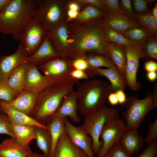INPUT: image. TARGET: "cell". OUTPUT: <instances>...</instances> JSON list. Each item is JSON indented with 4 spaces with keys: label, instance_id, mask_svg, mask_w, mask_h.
Here are the masks:
<instances>
[{
    "label": "cell",
    "instance_id": "ee69618b",
    "mask_svg": "<svg viewBox=\"0 0 157 157\" xmlns=\"http://www.w3.org/2000/svg\"><path fill=\"white\" fill-rule=\"evenodd\" d=\"M138 157H157V140L148 145Z\"/></svg>",
    "mask_w": 157,
    "mask_h": 157
},
{
    "label": "cell",
    "instance_id": "30bf717a",
    "mask_svg": "<svg viewBox=\"0 0 157 157\" xmlns=\"http://www.w3.org/2000/svg\"><path fill=\"white\" fill-rule=\"evenodd\" d=\"M124 48L126 58L125 78L129 87L133 91H137L142 85L137 81L136 77L139 61L141 58L147 57L142 47L135 46Z\"/></svg>",
    "mask_w": 157,
    "mask_h": 157
},
{
    "label": "cell",
    "instance_id": "7c38bea8",
    "mask_svg": "<svg viewBox=\"0 0 157 157\" xmlns=\"http://www.w3.org/2000/svg\"><path fill=\"white\" fill-rule=\"evenodd\" d=\"M70 25L69 22L62 23L54 28L46 31L45 36L55 50L64 57L69 56V37Z\"/></svg>",
    "mask_w": 157,
    "mask_h": 157
},
{
    "label": "cell",
    "instance_id": "603a6c76",
    "mask_svg": "<svg viewBox=\"0 0 157 157\" xmlns=\"http://www.w3.org/2000/svg\"><path fill=\"white\" fill-rule=\"evenodd\" d=\"M53 157H88L75 145L65 133L60 136L56 146Z\"/></svg>",
    "mask_w": 157,
    "mask_h": 157
},
{
    "label": "cell",
    "instance_id": "7dc6e473",
    "mask_svg": "<svg viewBox=\"0 0 157 157\" xmlns=\"http://www.w3.org/2000/svg\"><path fill=\"white\" fill-rule=\"evenodd\" d=\"M144 69L147 72H157V63L152 60H149L144 63Z\"/></svg>",
    "mask_w": 157,
    "mask_h": 157
},
{
    "label": "cell",
    "instance_id": "f546056e",
    "mask_svg": "<svg viewBox=\"0 0 157 157\" xmlns=\"http://www.w3.org/2000/svg\"><path fill=\"white\" fill-rule=\"evenodd\" d=\"M106 41L114 43L124 48L138 46L122 34L100 23Z\"/></svg>",
    "mask_w": 157,
    "mask_h": 157
},
{
    "label": "cell",
    "instance_id": "74e56055",
    "mask_svg": "<svg viewBox=\"0 0 157 157\" xmlns=\"http://www.w3.org/2000/svg\"><path fill=\"white\" fill-rule=\"evenodd\" d=\"M119 142L114 144L104 157H131Z\"/></svg>",
    "mask_w": 157,
    "mask_h": 157
},
{
    "label": "cell",
    "instance_id": "2e32d148",
    "mask_svg": "<svg viewBox=\"0 0 157 157\" xmlns=\"http://www.w3.org/2000/svg\"><path fill=\"white\" fill-rule=\"evenodd\" d=\"M85 72L89 77L99 76L107 78L111 83L113 91L119 90L124 91L126 89L127 85L126 80L115 65L106 69L89 67Z\"/></svg>",
    "mask_w": 157,
    "mask_h": 157
},
{
    "label": "cell",
    "instance_id": "6da1fadb",
    "mask_svg": "<svg viewBox=\"0 0 157 157\" xmlns=\"http://www.w3.org/2000/svg\"><path fill=\"white\" fill-rule=\"evenodd\" d=\"M69 23V38L73 42L70 44L69 59L72 61L89 53L108 57L106 50L107 42L100 22L79 26Z\"/></svg>",
    "mask_w": 157,
    "mask_h": 157
},
{
    "label": "cell",
    "instance_id": "9a60e30c",
    "mask_svg": "<svg viewBox=\"0 0 157 157\" xmlns=\"http://www.w3.org/2000/svg\"><path fill=\"white\" fill-rule=\"evenodd\" d=\"M37 68L44 75L51 78L70 75V73L74 69L72 61L66 57L51 60Z\"/></svg>",
    "mask_w": 157,
    "mask_h": 157
},
{
    "label": "cell",
    "instance_id": "b9f144b4",
    "mask_svg": "<svg viewBox=\"0 0 157 157\" xmlns=\"http://www.w3.org/2000/svg\"><path fill=\"white\" fill-rule=\"evenodd\" d=\"M83 7L86 5H90L108 13L107 9L102 0H76Z\"/></svg>",
    "mask_w": 157,
    "mask_h": 157
},
{
    "label": "cell",
    "instance_id": "60d3db41",
    "mask_svg": "<svg viewBox=\"0 0 157 157\" xmlns=\"http://www.w3.org/2000/svg\"><path fill=\"white\" fill-rule=\"evenodd\" d=\"M106 6L108 13L114 14H123L118 0H102Z\"/></svg>",
    "mask_w": 157,
    "mask_h": 157
},
{
    "label": "cell",
    "instance_id": "ba28073f",
    "mask_svg": "<svg viewBox=\"0 0 157 157\" xmlns=\"http://www.w3.org/2000/svg\"><path fill=\"white\" fill-rule=\"evenodd\" d=\"M27 74L24 90L39 92L51 86L69 84L74 85L79 83V81L70 75L56 78L46 76L40 72L37 67L27 64Z\"/></svg>",
    "mask_w": 157,
    "mask_h": 157
},
{
    "label": "cell",
    "instance_id": "6f0895ef",
    "mask_svg": "<svg viewBox=\"0 0 157 157\" xmlns=\"http://www.w3.org/2000/svg\"><path fill=\"white\" fill-rule=\"evenodd\" d=\"M152 15L156 18L157 19V4H155V6L154 8L152 13Z\"/></svg>",
    "mask_w": 157,
    "mask_h": 157
},
{
    "label": "cell",
    "instance_id": "8d00e7d4",
    "mask_svg": "<svg viewBox=\"0 0 157 157\" xmlns=\"http://www.w3.org/2000/svg\"><path fill=\"white\" fill-rule=\"evenodd\" d=\"M16 97L7 83L0 81V100L9 103Z\"/></svg>",
    "mask_w": 157,
    "mask_h": 157
},
{
    "label": "cell",
    "instance_id": "f6af8a7d",
    "mask_svg": "<svg viewBox=\"0 0 157 157\" xmlns=\"http://www.w3.org/2000/svg\"><path fill=\"white\" fill-rule=\"evenodd\" d=\"M72 62L74 69L86 71L89 67L87 61L82 57L76 58Z\"/></svg>",
    "mask_w": 157,
    "mask_h": 157
},
{
    "label": "cell",
    "instance_id": "44dd1931",
    "mask_svg": "<svg viewBox=\"0 0 157 157\" xmlns=\"http://www.w3.org/2000/svg\"><path fill=\"white\" fill-rule=\"evenodd\" d=\"M0 106L2 112L8 116L12 123L39 127L48 130L46 125L38 122L31 116L15 109L4 101L0 100Z\"/></svg>",
    "mask_w": 157,
    "mask_h": 157
},
{
    "label": "cell",
    "instance_id": "4fadbf2b",
    "mask_svg": "<svg viewBox=\"0 0 157 157\" xmlns=\"http://www.w3.org/2000/svg\"><path fill=\"white\" fill-rule=\"evenodd\" d=\"M28 55L24 47L19 45L17 51L9 55L0 56V81L7 83L12 71L19 65L27 64Z\"/></svg>",
    "mask_w": 157,
    "mask_h": 157
},
{
    "label": "cell",
    "instance_id": "f907efd6",
    "mask_svg": "<svg viewBox=\"0 0 157 157\" xmlns=\"http://www.w3.org/2000/svg\"><path fill=\"white\" fill-rule=\"evenodd\" d=\"M107 99L110 104L112 105H116L118 103L117 96L115 92H112L110 93Z\"/></svg>",
    "mask_w": 157,
    "mask_h": 157
},
{
    "label": "cell",
    "instance_id": "836d02e7",
    "mask_svg": "<svg viewBox=\"0 0 157 157\" xmlns=\"http://www.w3.org/2000/svg\"><path fill=\"white\" fill-rule=\"evenodd\" d=\"M82 57L87 61L89 67L109 68L115 65L110 58L104 55L89 53L84 54Z\"/></svg>",
    "mask_w": 157,
    "mask_h": 157
},
{
    "label": "cell",
    "instance_id": "f1b7e54d",
    "mask_svg": "<svg viewBox=\"0 0 157 157\" xmlns=\"http://www.w3.org/2000/svg\"><path fill=\"white\" fill-rule=\"evenodd\" d=\"M15 138L19 144L29 146L31 141L35 139V126L12 123Z\"/></svg>",
    "mask_w": 157,
    "mask_h": 157
},
{
    "label": "cell",
    "instance_id": "4316f807",
    "mask_svg": "<svg viewBox=\"0 0 157 157\" xmlns=\"http://www.w3.org/2000/svg\"><path fill=\"white\" fill-rule=\"evenodd\" d=\"M106 50L108 57L125 78L126 58L124 48L107 42Z\"/></svg>",
    "mask_w": 157,
    "mask_h": 157
},
{
    "label": "cell",
    "instance_id": "83f0119b",
    "mask_svg": "<svg viewBox=\"0 0 157 157\" xmlns=\"http://www.w3.org/2000/svg\"><path fill=\"white\" fill-rule=\"evenodd\" d=\"M64 118L55 114L46 125L51 140V149L49 157H53L58 141L61 135L65 133Z\"/></svg>",
    "mask_w": 157,
    "mask_h": 157
},
{
    "label": "cell",
    "instance_id": "9c48e42d",
    "mask_svg": "<svg viewBox=\"0 0 157 157\" xmlns=\"http://www.w3.org/2000/svg\"><path fill=\"white\" fill-rule=\"evenodd\" d=\"M126 130L125 122L119 117L106 123L100 133L99 138L102 140L101 146L97 157H104L110 148L119 142Z\"/></svg>",
    "mask_w": 157,
    "mask_h": 157
},
{
    "label": "cell",
    "instance_id": "d6986e66",
    "mask_svg": "<svg viewBox=\"0 0 157 157\" xmlns=\"http://www.w3.org/2000/svg\"><path fill=\"white\" fill-rule=\"evenodd\" d=\"M78 110L77 95L73 89L65 96L55 114L63 118L69 117L73 122L79 123L80 118L78 115Z\"/></svg>",
    "mask_w": 157,
    "mask_h": 157
},
{
    "label": "cell",
    "instance_id": "db71d44e",
    "mask_svg": "<svg viewBox=\"0 0 157 157\" xmlns=\"http://www.w3.org/2000/svg\"><path fill=\"white\" fill-rule=\"evenodd\" d=\"M154 96L155 108L157 107V83L153 85V92H152Z\"/></svg>",
    "mask_w": 157,
    "mask_h": 157
},
{
    "label": "cell",
    "instance_id": "d4e9b609",
    "mask_svg": "<svg viewBox=\"0 0 157 157\" xmlns=\"http://www.w3.org/2000/svg\"><path fill=\"white\" fill-rule=\"evenodd\" d=\"M119 142L131 156L141 149L144 140L137 130H126L122 135Z\"/></svg>",
    "mask_w": 157,
    "mask_h": 157
},
{
    "label": "cell",
    "instance_id": "1f68e13d",
    "mask_svg": "<svg viewBox=\"0 0 157 157\" xmlns=\"http://www.w3.org/2000/svg\"><path fill=\"white\" fill-rule=\"evenodd\" d=\"M122 35L132 43L142 47L151 36L142 27L131 28L125 31Z\"/></svg>",
    "mask_w": 157,
    "mask_h": 157
},
{
    "label": "cell",
    "instance_id": "ffe728a7",
    "mask_svg": "<svg viewBox=\"0 0 157 157\" xmlns=\"http://www.w3.org/2000/svg\"><path fill=\"white\" fill-rule=\"evenodd\" d=\"M38 93L23 90L8 103L15 109L31 116L36 106Z\"/></svg>",
    "mask_w": 157,
    "mask_h": 157
},
{
    "label": "cell",
    "instance_id": "3957f363",
    "mask_svg": "<svg viewBox=\"0 0 157 157\" xmlns=\"http://www.w3.org/2000/svg\"><path fill=\"white\" fill-rule=\"evenodd\" d=\"M75 91L78 110L85 116L105 105L109 94L113 91L110 84L98 79L80 83Z\"/></svg>",
    "mask_w": 157,
    "mask_h": 157
},
{
    "label": "cell",
    "instance_id": "f5cc1de1",
    "mask_svg": "<svg viewBox=\"0 0 157 157\" xmlns=\"http://www.w3.org/2000/svg\"><path fill=\"white\" fill-rule=\"evenodd\" d=\"M147 79L151 82L155 81L157 78V72H147Z\"/></svg>",
    "mask_w": 157,
    "mask_h": 157
},
{
    "label": "cell",
    "instance_id": "5bb4252c",
    "mask_svg": "<svg viewBox=\"0 0 157 157\" xmlns=\"http://www.w3.org/2000/svg\"><path fill=\"white\" fill-rule=\"evenodd\" d=\"M65 133L72 142L83 150L88 157H95L92 149V140L81 126L72 124L67 117L64 118Z\"/></svg>",
    "mask_w": 157,
    "mask_h": 157
},
{
    "label": "cell",
    "instance_id": "e575fe53",
    "mask_svg": "<svg viewBox=\"0 0 157 157\" xmlns=\"http://www.w3.org/2000/svg\"><path fill=\"white\" fill-rule=\"evenodd\" d=\"M147 58L157 59V40L156 36L151 35L142 47Z\"/></svg>",
    "mask_w": 157,
    "mask_h": 157
},
{
    "label": "cell",
    "instance_id": "ab89813d",
    "mask_svg": "<svg viewBox=\"0 0 157 157\" xmlns=\"http://www.w3.org/2000/svg\"><path fill=\"white\" fill-rule=\"evenodd\" d=\"M148 126L149 131L145 140L148 145L157 140V118L153 122L149 123Z\"/></svg>",
    "mask_w": 157,
    "mask_h": 157
},
{
    "label": "cell",
    "instance_id": "277c9868",
    "mask_svg": "<svg viewBox=\"0 0 157 157\" xmlns=\"http://www.w3.org/2000/svg\"><path fill=\"white\" fill-rule=\"evenodd\" d=\"M74 86L69 84L56 85L39 92L36 106L31 117L38 122L47 125L65 96L73 89Z\"/></svg>",
    "mask_w": 157,
    "mask_h": 157
},
{
    "label": "cell",
    "instance_id": "681fc988",
    "mask_svg": "<svg viewBox=\"0 0 157 157\" xmlns=\"http://www.w3.org/2000/svg\"><path fill=\"white\" fill-rule=\"evenodd\" d=\"M115 92L117 96L118 103L121 104H124L126 97L124 91L122 90H119Z\"/></svg>",
    "mask_w": 157,
    "mask_h": 157
},
{
    "label": "cell",
    "instance_id": "4dcf8cb0",
    "mask_svg": "<svg viewBox=\"0 0 157 157\" xmlns=\"http://www.w3.org/2000/svg\"><path fill=\"white\" fill-rule=\"evenodd\" d=\"M35 139L37 147L43 154L49 157L51 146V140L48 130L35 126Z\"/></svg>",
    "mask_w": 157,
    "mask_h": 157
},
{
    "label": "cell",
    "instance_id": "9f6ffc18",
    "mask_svg": "<svg viewBox=\"0 0 157 157\" xmlns=\"http://www.w3.org/2000/svg\"><path fill=\"white\" fill-rule=\"evenodd\" d=\"M29 157H48L44 154H41L33 152Z\"/></svg>",
    "mask_w": 157,
    "mask_h": 157
},
{
    "label": "cell",
    "instance_id": "d6a6232c",
    "mask_svg": "<svg viewBox=\"0 0 157 157\" xmlns=\"http://www.w3.org/2000/svg\"><path fill=\"white\" fill-rule=\"evenodd\" d=\"M136 20L144 28L151 36H156L157 33V19L151 13L143 14H135Z\"/></svg>",
    "mask_w": 157,
    "mask_h": 157
},
{
    "label": "cell",
    "instance_id": "7a4b0ae2",
    "mask_svg": "<svg viewBox=\"0 0 157 157\" xmlns=\"http://www.w3.org/2000/svg\"><path fill=\"white\" fill-rule=\"evenodd\" d=\"M42 1L10 0L0 14V33L19 41Z\"/></svg>",
    "mask_w": 157,
    "mask_h": 157
},
{
    "label": "cell",
    "instance_id": "f35d334b",
    "mask_svg": "<svg viewBox=\"0 0 157 157\" xmlns=\"http://www.w3.org/2000/svg\"><path fill=\"white\" fill-rule=\"evenodd\" d=\"M119 2L120 8L124 14L136 21L135 17V13L133 10L131 1L121 0Z\"/></svg>",
    "mask_w": 157,
    "mask_h": 157
},
{
    "label": "cell",
    "instance_id": "c3c4849f",
    "mask_svg": "<svg viewBox=\"0 0 157 157\" xmlns=\"http://www.w3.org/2000/svg\"><path fill=\"white\" fill-rule=\"evenodd\" d=\"M67 7L68 10H70L79 12L83 7L76 0H68Z\"/></svg>",
    "mask_w": 157,
    "mask_h": 157
},
{
    "label": "cell",
    "instance_id": "816d5d0a",
    "mask_svg": "<svg viewBox=\"0 0 157 157\" xmlns=\"http://www.w3.org/2000/svg\"><path fill=\"white\" fill-rule=\"evenodd\" d=\"M79 12L76 11L68 10L67 13V21L69 22L75 19L78 16Z\"/></svg>",
    "mask_w": 157,
    "mask_h": 157
},
{
    "label": "cell",
    "instance_id": "7402d4cb",
    "mask_svg": "<svg viewBox=\"0 0 157 157\" xmlns=\"http://www.w3.org/2000/svg\"><path fill=\"white\" fill-rule=\"evenodd\" d=\"M33 152L29 146L19 144L14 138L5 139L0 143V157H29Z\"/></svg>",
    "mask_w": 157,
    "mask_h": 157
},
{
    "label": "cell",
    "instance_id": "d590c367",
    "mask_svg": "<svg viewBox=\"0 0 157 157\" xmlns=\"http://www.w3.org/2000/svg\"><path fill=\"white\" fill-rule=\"evenodd\" d=\"M0 134H5L15 138L12 123L8 116L2 112H0Z\"/></svg>",
    "mask_w": 157,
    "mask_h": 157
},
{
    "label": "cell",
    "instance_id": "680465c9",
    "mask_svg": "<svg viewBox=\"0 0 157 157\" xmlns=\"http://www.w3.org/2000/svg\"><path fill=\"white\" fill-rule=\"evenodd\" d=\"M2 112V111L0 106V112Z\"/></svg>",
    "mask_w": 157,
    "mask_h": 157
},
{
    "label": "cell",
    "instance_id": "bcb514c9",
    "mask_svg": "<svg viewBox=\"0 0 157 157\" xmlns=\"http://www.w3.org/2000/svg\"><path fill=\"white\" fill-rule=\"evenodd\" d=\"M70 75L73 78L79 80L80 79H88L89 76L85 71L76 69H73Z\"/></svg>",
    "mask_w": 157,
    "mask_h": 157
},
{
    "label": "cell",
    "instance_id": "ac0fdd59",
    "mask_svg": "<svg viewBox=\"0 0 157 157\" xmlns=\"http://www.w3.org/2000/svg\"><path fill=\"white\" fill-rule=\"evenodd\" d=\"M100 22L122 34L131 28L142 27L123 14L107 13Z\"/></svg>",
    "mask_w": 157,
    "mask_h": 157
},
{
    "label": "cell",
    "instance_id": "52a82bcc",
    "mask_svg": "<svg viewBox=\"0 0 157 157\" xmlns=\"http://www.w3.org/2000/svg\"><path fill=\"white\" fill-rule=\"evenodd\" d=\"M68 3L67 0L42 1L35 10L34 17L46 31L50 30L62 23L67 22Z\"/></svg>",
    "mask_w": 157,
    "mask_h": 157
},
{
    "label": "cell",
    "instance_id": "7bdbcfd3",
    "mask_svg": "<svg viewBox=\"0 0 157 157\" xmlns=\"http://www.w3.org/2000/svg\"><path fill=\"white\" fill-rule=\"evenodd\" d=\"M134 9L137 14H143L149 12L148 1L134 0L133 1Z\"/></svg>",
    "mask_w": 157,
    "mask_h": 157
},
{
    "label": "cell",
    "instance_id": "484cf974",
    "mask_svg": "<svg viewBox=\"0 0 157 157\" xmlns=\"http://www.w3.org/2000/svg\"><path fill=\"white\" fill-rule=\"evenodd\" d=\"M27 74V64L24 63L16 67L8 78L7 83L16 96L24 90Z\"/></svg>",
    "mask_w": 157,
    "mask_h": 157
},
{
    "label": "cell",
    "instance_id": "8992f818",
    "mask_svg": "<svg viewBox=\"0 0 157 157\" xmlns=\"http://www.w3.org/2000/svg\"><path fill=\"white\" fill-rule=\"evenodd\" d=\"M126 110L122 113L126 124V130H138L144 117L155 108L152 93H147L143 99H139L136 94L126 98L125 103Z\"/></svg>",
    "mask_w": 157,
    "mask_h": 157
},
{
    "label": "cell",
    "instance_id": "11a10c76",
    "mask_svg": "<svg viewBox=\"0 0 157 157\" xmlns=\"http://www.w3.org/2000/svg\"><path fill=\"white\" fill-rule=\"evenodd\" d=\"M10 0H0V14Z\"/></svg>",
    "mask_w": 157,
    "mask_h": 157
},
{
    "label": "cell",
    "instance_id": "8fae6325",
    "mask_svg": "<svg viewBox=\"0 0 157 157\" xmlns=\"http://www.w3.org/2000/svg\"><path fill=\"white\" fill-rule=\"evenodd\" d=\"M46 31L34 17L26 28L19 40L29 56L33 54L42 42Z\"/></svg>",
    "mask_w": 157,
    "mask_h": 157
},
{
    "label": "cell",
    "instance_id": "cb8c5ba5",
    "mask_svg": "<svg viewBox=\"0 0 157 157\" xmlns=\"http://www.w3.org/2000/svg\"><path fill=\"white\" fill-rule=\"evenodd\" d=\"M107 13L90 5L84 6L77 17L69 22L75 25H82L101 21Z\"/></svg>",
    "mask_w": 157,
    "mask_h": 157
},
{
    "label": "cell",
    "instance_id": "e0dca14e",
    "mask_svg": "<svg viewBox=\"0 0 157 157\" xmlns=\"http://www.w3.org/2000/svg\"><path fill=\"white\" fill-rule=\"evenodd\" d=\"M62 57H64L55 50L45 36L38 48L28 56L27 64L38 67L51 60Z\"/></svg>",
    "mask_w": 157,
    "mask_h": 157
},
{
    "label": "cell",
    "instance_id": "5b68a950",
    "mask_svg": "<svg viewBox=\"0 0 157 157\" xmlns=\"http://www.w3.org/2000/svg\"><path fill=\"white\" fill-rule=\"evenodd\" d=\"M81 126L91 137L94 154H97L101 146L100 136L102 129L107 123L119 117L118 111L105 105L87 115Z\"/></svg>",
    "mask_w": 157,
    "mask_h": 157
}]
</instances>
